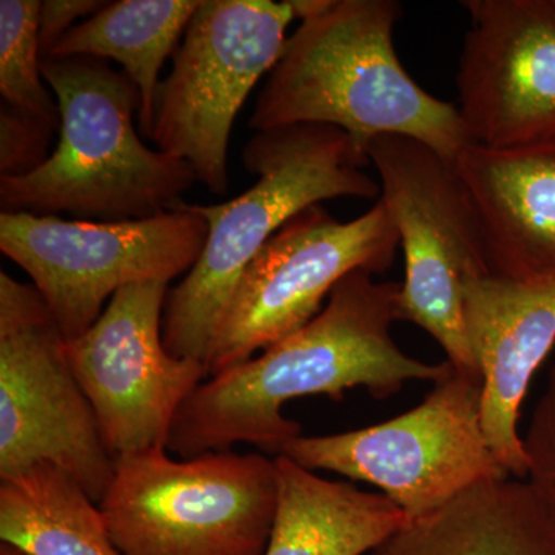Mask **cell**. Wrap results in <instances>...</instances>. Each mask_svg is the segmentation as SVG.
I'll return each instance as SVG.
<instances>
[{
  "instance_id": "10",
  "label": "cell",
  "mask_w": 555,
  "mask_h": 555,
  "mask_svg": "<svg viewBox=\"0 0 555 555\" xmlns=\"http://www.w3.org/2000/svg\"><path fill=\"white\" fill-rule=\"evenodd\" d=\"M42 463L75 478L100 505L116 459L42 295L0 272V480Z\"/></svg>"
},
{
  "instance_id": "2",
  "label": "cell",
  "mask_w": 555,
  "mask_h": 555,
  "mask_svg": "<svg viewBox=\"0 0 555 555\" xmlns=\"http://www.w3.org/2000/svg\"><path fill=\"white\" fill-rule=\"evenodd\" d=\"M301 25L259 93L248 126H331L369 160L382 137L423 142L455 163L474 144L459 107L416 83L393 46L396 0H292ZM371 164V160H369Z\"/></svg>"
},
{
  "instance_id": "6",
  "label": "cell",
  "mask_w": 555,
  "mask_h": 555,
  "mask_svg": "<svg viewBox=\"0 0 555 555\" xmlns=\"http://www.w3.org/2000/svg\"><path fill=\"white\" fill-rule=\"evenodd\" d=\"M369 160L404 254L398 318L436 339L452 366L480 375L467 341L463 287L467 278L492 269L480 219L455 163L403 137L375 139Z\"/></svg>"
},
{
  "instance_id": "21",
  "label": "cell",
  "mask_w": 555,
  "mask_h": 555,
  "mask_svg": "<svg viewBox=\"0 0 555 555\" xmlns=\"http://www.w3.org/2000/svg\"><path fill=\"white\" fill-rule=\"evenodd\" d=\"M54 127L2 102L0 107V178L33 173L50 158Z\"/></svg>"
},
{
  "instance_id": "4",
  "label": "cell",
  "mask_w": 555,
  "mask_h": 555,
  "mask_svg": "<svg viewBox=\"0 0 555 555\" xmlns=\"http://www.w3.org/2000/svg\"><path fill=\"white\" fill-rule=\"evenodd\" d=\"M61 113L60 144L43 166L0 178L2 211L133 221L169 210L198 179L185 160L149 149L134 129L139 91L96 57L42 61Z\"/></svg>"
},
{
  "instance_id": "15",
  "label": "cell",
  "mask_w": 555,
  "mask_h": 555,
  "mask_svg": "<svg viewBox=\"0 0 555 555\" xmlns=\"http://www.w3.org/2000/svg\"><path fill=\"white\" fill-rule=\"evenodd\" d=\"M489 266L514 280H555V138L513 149L470 144L455 160Z\"/></svg>"
},
{
  "instance_id": "19",
  "label": "cell",
  "mask_w": 555,
  "mask_h": 555,
  "mask_svg": "<svg viewBox=\"0 0 555 555\" xmlns=\"http://www.w3.org/2000/svg\"><path fill=\"white\" fill-rule=\"evenodd\" d=\"M0 481L2 543L28 555H122L100 505L60 467L42 463Z\"/></svg>"
},
{
  "instance_id": "16",
  "label": "cell",
  "mask_w": 555,
  "mask_h": 555,
  "mask_svg": "<svg viewBox=\"0 0 555 555\" xmlns=\"http://www.w3.org/2000/svg\"><path fill=\"white\" fill-rule=\"evenodd\" d=\"M371 555H555V521L528 481L505 478L412 520Z\"/></svg>"
},
{
  "instance_id": "11",
  "label": "cell",
  "mask_w": 555,
  "mask_h": 555,
  "mask_svg": "<svg viewBox=\"0 0 555 555\" xmlns=\"http://www.w3.org/2000/svg\"><path fill=\"white\" fill-rule=\"evenodd\" d=\"M400 238L385 204L341 222L323 204L302 210L268 241L241 278L207 361L208 377L244 363L305 327L339 281L385 273Z\"/></svg>"
},
{
  "instance_id": "22",
  "label": "cell",
  "mask_w": 555,
  "mask_h": 555,
  "mask_svg": "<svg viewBox=\"0 0 555 555\" xmlns=\"http://www.w3.org/2000/svg\"><path fill=\"white\" fill-rule=\"evenodd\" d=\"M524 447L528 459L526 481L555 521V361L545 392L532 412Z\"/></svg>"
},
{
  "instance_id": "1",
  "label": "cell",
  "mask_w": 555,
  "mask_h": 555,
  "mask_svg": "<svg viewBox=\"0 0 555 555\" xmlns=\"http://www.w3.org/2000/svg\"><path fill=\"white\" fill-rule=\"evenodd\" d=\"M398 292L400 283H378L366 270L347 275L305 327L204 379L179 409L167 451L192 459L251 444L278 456L301 437V425L283 412L295 398L341 401L347 390L364 387L383 400L414 379L437 383L448 377V360H415L393 341L390 328L400 321Z\"/></svg>"
},
{
  "instance_id": "23",
  "label": "cell",
  "mask_w": 555,
  "mask_h": 555,
  "mask_svg": "<svg viewBox=\"0 0 555 555\" xmlns=\"http://www.w3.org/2000/svg\"><path fill=\"white\" fill-rule=\"evenodd\" d=\"M108 2L102 0H43L40 3L39 43L42 61L50 56L54 47L72 28L75 22L93 16Z\"/></svg>"
},
{
  "instance_id": "12",
  "label": "cell",
  "mask_w": 555,
  "mask_h": 555,
  "mask_svg": "<svg viewBox=\"0 0 555 555\" xmlns=\"http://www.w3.org/2000/svg\"><path fill=\"white\" fill-rule=\"evenodd\" d=\"M169 284H131L96 323L67 341L73 372L89 398L109 454L167 449L179 409L208 378L206 363L171 356L163 320Z\"/></svg>"
},
{
  "instance_id": "3",
  "label": "cell",
  "mask_w": 555,
  "mask_h": 555,
  "mask_svg": "<svg viewBox=\"0 0 555 555\" xmlns=\"http://www.w3.org/2000/svg\"><path fill=\"white\" fill-rule=\"evenodd\" d=\"M254 188L217 206L182 207L207 221L203 254L167 295L163 338L171 356L206 363L241 278L273 235L306 208L324 201L375 199L379 184L345 131L331 126L257 131L243 152Z\"/></svg>"
},
{
  "instance_id": "20",
  "label": "cell",
  "mask_w": 555,
  "mask_h": 555,
  "mask_svg": "<svg viewBox=\"0 0 555 555\" xmlns=\"http://www.w3.org/2000/svg\"><path fill=\"white\" fill-rule=\"evenodd\" d=\"M38 0H0V94L2 102L60 130L57 102L43 87Z\"/></svg>"
},
{
  "instance_id": "7",
  "label": "cell",
  "mask_w": 555,
  "mask_h": 555,
  "mask_svg": "<svg viewBox=\"0 0 555 555\" xmlns=\"http://www.w3.org/2000/svg\"><path fill=\"white\" fill-rule=\"evenodd\" d=\"M480 375L452 366L418 406L379 425L298 437L280 455L382 489L416 520L488 481L509 478L486 440Z\"/></svg>"
},
{
  "instance_id": "9",
  "label": "cell",
  "mask_w": 555,
  "mask_h": 555,
  "mask_svg": "<svg viewBox=\"0 0 555 555\" xmlns=\"http://www.w3.org/2000/svg\"><path fill=\"white\" fill-rule=\"evenodd\" d=\"M294 20L292 0H203L160 80L150 139L215 195L229 189L233 122L283 56Z\"/></svg>"
},
{
  "instance_id": "8",
  "label": "cell",
  "mask_w": 555,
  "mask_h": 555,
  "mask_svg": "<svg viewBox=\"0 0 555 555\" xmlns=\"http://www.w3.org/2000/svg\"><path fill=\"white\" fill-rule=\"evenodd\" d=\"M207 236L206 219L181 201L133 221L0 214V250L31 278L67 341L89 331L120 288L190 272Z\"/></svg>"
},
{
  "instance_id": "13",
  "label": "cell",
  "mask_w": 555,
  "mask_h": 555,
  "mask_svg": "<svg viewBox=\"0 0 555 555\" xmlns=\"http://www.w3.org/2000/svg\"><path fill=\"white\" fill-rule=\"evenodd\" d=\"M459 112L474 144L555 138V0H465Z\"/></svg>"
},
{
  "instance_id": "24",
  "label": "cell",
  "mask_w": 555,
  "mask_h": 555,
  "mask_svg": "<svg viewBox=\"0 0 555 555\" xmlns=\"http://www.w3.org/2000/svg\"><path fill=\"white\" fill-rule=\"evenodd\" d=\"M0 555H28L24 553V551L20 550V547L9 545V543H2L0 545Z\"/></svg>"
},
{
  "instance_id": "5",
  "label": "cell",
  "mask_w": 555,
  "mask_h": 555,
  "mask_svg": "<svg viewBox=\"0 0 555 555\" xmlns=\"http://www.w3.org/2000/svg\"><path fill=\"white\" fill-rule=\"evenodd\" d=\"M276 503V462L261 452L149 449L116 459L100 507L122 555H264Z\"/></svg>"
},
{
  "instance_id": "14",
  "label": "cell",
  "mask_w": 555,
  "mask_h": 555,
  "mask_svg": "<svg viewBox=\"0 0 555 555\" xmlns=\"http://www.w3.org/2000/svg\"><path fill=\"white\" fill-rule=\"evenodd\" d=\"M467 341L481 390V423L489 448L517 480L528 477L518 418L537 369L555 346V280H514L494 272L463 287Z\"/></svg>"
},
{
  "instance_id": "17",
  "label": "cell",
  "mask_w": 555,
  "mask_h": 555,
  "mask_svg": "<svg viewBox=\"0 0 555 555\" xmlns=\"http://www.w3.org/2000/svg\"><path fill=\"white\" fill-rule=\"evenodd\" d=\"M278 503L264 555H364L411 524L386 495L327 480L278 455Z\"/></svg>"
},
{
  "instance_id": "18",
  "label": "cell",
  "mask_w": 555,
  "mask_h": 555,
  "mask_svg": "<svg viewBox=\"0 0 555 555\" xmlns=\"http://www.w3.org/2000/svg\"><path fill=\"white\" fill-rule=\"evenodd\" d=\"M203 0H118L72 28L47 60L96 57L119 62L139 91V130L152 137L164 62Z\"/></svg>"
}]
</instances>
